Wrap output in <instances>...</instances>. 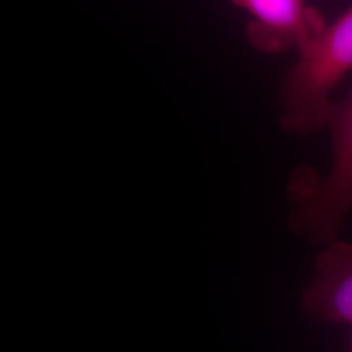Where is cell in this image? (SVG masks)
Listing matches in <instances>:
<instances>
[{"label":"cell","instance_id":"6da1fadb","mask_svg":"<svg viewBox=\"0 0 352 352\" xmlns=\"http://www.w3.org/2000/svg\"><path fill=\"white\" fill-rule=\"evenodd\" d=\"M282 91V124L294 133L312 135L327 126L330 94L352 71V7L299 49Z\"/></svg>","mask_w":352,"mask_h":352},{"label":"cell","instance_id":"277c9868","mask_svg":"<svg viewBox=\"0 0 352 352\" xmlns=\"http://www.w3.org/2000/svg\"><path fill=\"white\" fill-rule=\"evenodd\" d=\"M325 245L304 289L302 311L321 322L352 325V243L334 239Z\"/></svg>","mask_w":352,"mask_h":352},{"label":"cell","instance_id":"7a4b0ae2","mask_svg":"<svg viewBox=\"0 0 352 352\" xmlns=\"http://www.w3.org/2000/svg\"><path fill=\"white\" fill-rule=\"evenodd\" d=\"M331 133V167L321 180L296 176L291 182L294 208L292 232L311 243L337 239L352 208V91L344 101L333 103L327 120Z\"/></svg>","mask_w":352,"mask_h":352},{"label":"cell","instance_id":"3957f363","mask_svg":"<svg viewBox=\"0 0 352 352\" xmlns=\"http://www.w3.org/2000/svg\"><path fill=\"white\" fill-rule=\"evenodd\" d=\"M252 17L248 36L258 50L276 54L300 47L322 28L321 16L304 0H231Z\"/></svg>","mask_w":352,"mask_h":352}]
</instances>
